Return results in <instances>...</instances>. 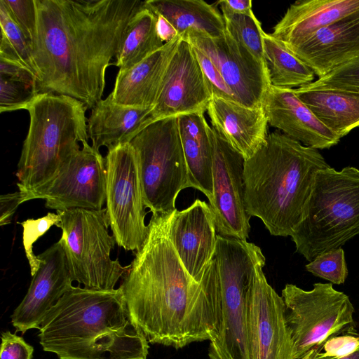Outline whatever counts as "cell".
Wrapping results in <instances>:
<instances>
[{"label":"cell","mask_w":359,"mask_h":359,"mask_svg":"<svg viewBox=\"0 0 359 359\" xmlns=\"http://www.w3.org/2000/svg\"><path fill=\"white\" fill-rule=\"evenodd\" d=\"M170 214L152 215L120 286L130 320L148 342L180 349L219 336L222 295L214 257L200 282L185 269L168 235Z\"/></svg>","instance_id":"1"},{"label":"cell","mask_w":359,"mask_h":359,"mask_svg":"<svg viewBox=\"0 0 359 359\" xmlns=\"http://www.w3.org/2000/svg\"><path fill=\"white\" fill-rule=\"evenodd\" d=\"M140 0H35L32 53L39 93L65 95L92 109L102 100L106 71Z\"/></svg>","instance_id":"2"},{"label":"cell","mask_w":359,"mask_h":359,"mask_svg":"<svg viewBox=\"0 0 359 359\" xmlns=\"http://www.w3.org/2000/svg\"><path fill=\"white\" fill-rule=\"evenodd\" d=\"M60 359H147L149 342L132 323L121 287L72 286L48 312L38 334Z\"/></svg>","instance_id":"3"},{"label":"cell","mask_w":359,"mask_h":359,"mask_svg":"<svg viewBox=\"0 0 359 359\" xmlns=\"http://www.w3.org/2000/svg\"><path fill=\"white\" fill-rule=\"evenodd\" d=\"M330 165L318 149L279 130L244 165L245 205L271 235L291 236L301 222L316 173Z\"/></svg>","instance_id":"4"},{"label":"cell","mask_w":359,"mask_h":359,"mask_svg":"<svg viewBox=\"0 0 359 359\" xmlns=\"http://www.w3.org/2000/svg\"><path fill=\"white\" fill-rule=\"evenodd\" d=\"M86 105L65 95L39 93L29 105L28 133L18 163L17 186L25 195L51 182L88 142Z\"/></svg>","instance_id":"5"},{"label":"cell","mask_w":359,"mask_h":359,"mask_svg":"<svg viewBox=\"0 0 359 359\" xmlns=\"http://www.w3.org/2000/svg\"><path fill=\"white\" fill-rule=\"evenodd\" d=\"M359 234V169L330 166L316 175L303 217L291 234L309 262Z\"/></svg>","instance_id":"6"},{"label":"cell","mask_w":359,"mask_h":359,"mask_svg":"<svg viewBox=\"0 0 359 359\" xmlns=\"http://www.w3.org/2000/svg\"><path fill=\"white\" fill-rule=\"evenodd\" d=\"M222 295L219 336L210 341L209 359H251L248 303L256 268L265 265L261 248L247 241L217 235L215 253Z\"/></svg>","instance_id":"7"},{"label":"cell","mask_w":359,"mask_h":359,"mask_svg":"<svg viewBox=\"0 0 359 359\" xmlns=\"http://www.w3.org/2000/svg\"><path fill=\"white\" fill-rule=\"evenodd\" d=\"M130 143L137 160L145 207L152 215L172 212L180 192L190 187L178 118L154 121Z\"/></svg>","instance_id":"8"},{"label":"cell","mask_w":359,"mask_h":359,"mask_svg":"<svg viewBox=\"0 0 359 359\" xmlns=\"http://www.w3.org/2000/svg\"><path fill=\"white\" fill-rule=\"evenodd\" d=\"M57 213L60 215L57 226L62 230L60 241L74 281L88 289H115L130 265L123 266L110 257L116 240L108 231L106 208H73Z\"/></svg>","instance_id":"9"},{"label":"cell","mask_w":359,"mask_h":359,"mask_svg":"<svg viewBox=\"0 0 359 359\" xmlns=\"http://www.w3.org/2000/svg\"><path fill=\"white\" fill-rule=\"evenodd\" d=\"M281 297L292 339L294 359L300 358L330 334L355 325V309L348 296L335 290L332 283H314L311 290L286 284Z\"/></svg>","instance_id":"10"},{"label":"cell","mask_w":359,"mask_h":359,"mask_svg":"<svg viewBox=\"0 0 359 359\" xmlns=\"http://www.w3.org/2000/svg\"><path fill=\"white\" fill-rule=\"evenodd\" d=\"M105 165L109 226L119 247L137 252L147 239L149 226L137 160L130 143L109 149Z\"/></svg>","instance_id":"11"},{"label":"cell","mask_w":359,"mask_h":359,"mask_svg":"<svg viewBox=\"0 0 359 359\" xmlns=\"http://www.w3.org/2000/svg\"><path fill=\"white\" fill-rule=\"evenodd\" d=\"M81 144L51 182L33 192L21 194L22 203L45 199L46 207L56 211L103 209L106 202L105 158L88 142Z\"/></svg>","instance_id":"12"},{"label":"cell","mask_w":359,"mask_h":359,"mask_svg":"<svg viewBox=\"0 0 359 359\" xmlns=\"http://www.w3.org/2000/svg\"><path fill=\"white\" fill-rule=\"evenodd\" d=\"M182 39L199 49L214 63L232 92L236 102L263 108L271 86L266 66L226 30L218 37L190 31Z\"/></svg>","instance_id":"13"},{"label":"cell","mask_w":359,"mask_h":359,"mask_svg":"<svg viewBox=\"0 0 359 359\" xmlns=\"http://www.w3.org/2000/svg\"><path fill=\"white\" fill-rule=\"evenodd\" d=\"M213 198L209 203L219 235L247 241L250 216L245 205V158L209 126Z\"/></svg>","instance_id":"14"},{"label":"cell","mask_w":359,"mask_h":359,"mask_svg":"<svg viewBox=\"0 0 359 359\" xmlns=\"http://www.w3.org/2000/svg\"><path fill=\"white\" fill-rule=\"evenodd\" d=\"M264 265L255 270L248 303V331L251 359H294L292 339L281 296L268 283Z\"/></svg>","instance_id":"15"},{"label":"cell","mask_w":359,"mask_h":359,"mask_svg":"<svg viewBox=\"0 0 359 359\" xmlns=\"http://www.w3.org/2000/svg\"><path fill=\"white\" fill-rule=\"evenodd\" d=\"M212 94L191 45L181 39L166 69L151 123L207 111Z\"/></svg>","instance_id":"16"},{"label":"cell","mask_w":359,"mask_h":359,"mask_svg":"<svg viewBox=\"0 0 359 359\" xmlns=\"http://www.w3.org/2000/svg\"><path fill=\"white\" fill-rule=\"evenodd\" d=\"M40 266L23 299L11 316L16 332L25 334L40 329L48 312L73 285L67 257L61 241L37 255Z\"/></svg>","instance_id":"17"},{"label":"cell","mask_w":359,"mask_h":359,"mask_svg":"<svg viewBox=\"0 0 359 359\" xmlns=\"http://www.w3.org/2000/svg\"><path fill=\"white\" fill-rule=\"evenodd\" d=\"M167 231L185 269L200 282L214 257L218 235L209 204L196 199L186 209H176L169 215Z\"/></svg>","instance_id":"18"},{"label":"cell","mask_w":359,"mask_h":359,"mask_svg":"<svg viewBox=\"0 0 359 359\" xmlns=\"http://www.w3.org/2000/svg\"><path fill=\"white\" fill-rule=\"evenodd\" d=\"M262 107L270 126L304 146L318 150L330 149L340 140L299 100L293 89L271 86Z\"/></svg>","instance_id":"19"},{"label":"cell","mask_w":359,"mask_h":359,"mask_svg":"<svg viewBox=\"0 0 359 359\" xmlns=\"http://www.w3.org/2000/svg\"><path fill=\"white\" fill-rule=\"evenodd\" d=\"M320 78L359 55V13L324 27L289 50Z\"/></svg>","instance_id":"20"},{"label":"cell","mask_w":359,"mask_h":359,"mask_svg":"<svg viewBox=\"0 0 359 359\" xmlns=\"http://www.w3.org/2000/svg\"><path fill=\"white\" fill-rule=\"evenodd\" d=\"M359 13V0H303L290 6L271 35L291 50L317 31Z\"/></svg>","instance_id":"21"},{"label":"cell","mask_w":359,"mask_h":359,"mask_svg":"<svg viewBox=\"0 0 359 359\" xmlns=\"http://www.w3.org/2000/svg\"><path fill=\"white\" fill-rule=\"evenodd\" d=\"M212 128L245 160L265 143L268 121L263 108H251L212 97L207 109Z\"/></svg>","instance_id":"22"},{"label":"cell","mask_w":359,"mask_h":359,"mask_svg":"<svg viewBox=\"0 0 359 359\" xmlns=\"http://www.w3.org/2000/svg\"><path fill=\"white\" fill-rule=\"evenodd\" d=\"M178 36L140 63L118 70L113 90L109 95L114 102L141 108H154L168 64L181 41Z\"/></svg>","instance_id":"23"},{"label":"cell","mask_w":359,"mask_h":359,"mask_svg":"<svg viewBox=\"0 0 359 359\" xmlns=\"http://www.w3.org/2000/svg\"><path fill=\"white\" fill-rule=\"evenodd\" d=\"M152 108H141L117 104L109 95L92 109L88 118V134L92 147L109 149L130 143L151 124Z\"/></svg>","instance_id":"24"},{"label":"cell","mask_w":359,"mask_h":359,"mask_svg":"<svg viewBox=\"0 0 359 359\" xmlns=\"http://www.w3.org/2000/svg\"><path fill=\"white\" fill-rule=\"evenodd\" d=\"M293 90L340 139L359 127V91L319 85L313 81Z\"/></svg>","instance_id":"25"},{"label":"cell","mask_w":359,"mask_h":359,"mask_svg":"<svg viewBox=\"0 0 359 359\" xmlns=\"http://www.w3.org/2000/svg\"><path fill=\"white\" fill-rule=\"evenodd\" d=\"M181 141L189 171L190 187L213 198L212 157L209 125L204 114L178 116Z\"/></svg>","instance_id":"26"},{"label":"cell","mask_w":359,"mask_h":359,"mask_svg":"<svg viewBox=\"0 0 359 359\" xmlns=\"http://www.w3.org/2000/svg\"><path fill=\"white\" fill-rule=\"evenodd\" d=\"M144 6L165 18L181 39L190 31L209 37H218L226 32L222 14L216 6L202 0H147Z\"/></svg>","instance_id":"27"},{"label":"cell","mask_w":359,"mask_h":359,"mask_svg":"<svg viewBox=\"0 0 359 359\" xmlns=\"http://www.w3.org/2000/svg\"><path fill=\"white\" fill-rule=\"evenodd\" d=\"M156 22V15L144 2L126 27L113 65L121 71L128 69L163 47L165 43L158 36Z\"/></svg>","instance_id":"28"},{"label":"cell","mask_w":359,"mask_h":359,"mask_svg":"<svg viewBox=\"0 0 359 359\" xmlns=\"http://www.w3.org/2000/svg\"><path fill=\"white\" fill-rule=\"evenodd\" d=\"M264 59L271 86L298 88L312 83L314 72L271 34H263Z\"/></svg>","instance_id":"29"},{"label":"cell","mask_w":359,"mask_h":359,"mask_svg":"<svg viewBox=\"0 0 359 359\" xmlns=\"http://www.w3.org/2000/svg\"><path fill=\"white\" fill-rule=\"evenodd\" d=\"M0 25L1 32L0 59L29 69L37 79L30 43L12 19L7 8L1 2Z\"/></svg>","instance_id":"30"},{"label":"cell","mask_w":359,"mask_h":359,"mask_svg":"<svg viewBox=\"0 0 359 359\" xmlns=\"http://www.w3.org/2000/svg\"><path fill=\"white\" fill-rule=\"evenodd\" d=\"M226 32L241 43L256 58L264 63L261 22L255 14H222ZM266 66V65H265Z\"/></svg>","instance_id":"31"},{"label":"cell","mask_w":359,"mask_h":359,"mask_svg":"<svg viewBox=\"0 0 359 359\" xmlns=\"http://www.w3.org/2000/svg\"><path fill=\"white\" fill-rule=\"evenodd\" d=\"M359 349V332L348 325L312 346L299 359H339Z\"/></svg>","instance_id":"32"},{"label":"cell","mask_w":359,"mask_h":359,"mask_svg":"<svg viewBox=\"0 0 359 359\" xmlns=\"http://www.w3.org/2000/svg\"><path fill=\"white\" fill-rule=\"evenodd\" d=\"M305 267L313 276L327 280L332 284H343L348 273L344 251L341 248L317 256Z\"/></svg>","instance_id":"33"},{"label":"cell","mask_w":359,"mask_h":359,"mask_svg":"<svg viewBox=\"0 0 359 359\" xmlns=\"http://www.w3.org/2000/svg\"><path fill=\"white\" fill-rule=\"evenodd\" d=\"M39 94L36 83L0 78V112L27 110Z\"/></svg>","instance_id":"34"},{"label":"cell","mask_w":359,"mask_h":359,"mask_svg":"<svg viewBox=\"0 0 359 359\" xmlns=\"http://www.w3.org/2000/svg\"><path fill=\"white\" fill-rule=\"evenodd\" d=\"M59 222L60 215L57 213L50 212L42 217L28 219L20 223L22 226V244L32 276L36 273L41 263L38 256L34 253V243L39 238L45 234L52 226H57Z\"/></svg>","instance_id":"35"},{"label":"cell","mask_w":359,"mask_h":359,"mask_svg":"<svg viewBox=\"0 0 359 359\" xmlns=\"http://www.w3.org/2000/svg\"><path fill=\"white\" fill-rule=\"evenodd\" d=\"M14 22L30 43H35L37 29V13L35 0H1Z\"/></svg>","instance_id":"36"},{"label":"cell","mask_w":359,"mask_h":359,"mask_svg":"<svg viewBox=\"0 0 359 359\" xmlns=\"http://www.w3.org/2000/svg\"><path fill=\"white\" fill-rule=\"evenodd\" d=\"M313 82L319 85L359 91V55Z\"/></svg>","instance_id":"37"},{"label":"cell","mask_w":359,"mask_h":359,"mask_svg":"<svg viewBox=\"0 0 359 359\" xmlns=\"http://www.w3.org/2000/svg\"><path fill=\"white\" fill-rule=\"evenodd\" d=\"M192 48L209 85L212 97L235 102L232 92L214 63L199 49L194 46Z\"/></svg>","instance_id":"38"},{"label":"cell","mask_w":359,"mask_h":359,"mask_svg":"<svg viewBox=\"0 0 359 359\" xmlns=\"http://www.w3.org/2000/svg\"><path fill=\"white\" fill-rule=\"evenodd\" d=\"M1 339L0 359H33L34 347L22 337L7 330Z\"/></svg>","instance_id":"39"},{"label":"cell","mask_w":359,"mask_h":359,"mask_svg":"<svg viewBox=\"0 0 359 359\" xmlns=\"http://www.w3.org/2000/svg\"><path fill=\"white\" fill-rule=\"evenodd\" d=\"M0 78L36 83V76L29 69L13 62L0 59Z\"/></svg>","instance_id":"40"},{"label":"cell","mask_w":359,"mask_h":359,"mask_svg":"<svg viewBox=\"0 0 359 359\" xmlns=\"http://www.w3.org/2000/svg\"><path fill=\"white\" fill-rule=\"evenodd\" d=\"M22 203L20 191L2 194L0 196V224H10L18 206Z\"/></svg>","instance_id":"41"},{"label":"cell","mask_w":359,"mask_h":359,"mask_svg":"<svg viewBox=\"0 0 359 359\" xmlns=\"http://www.w3.org/2000/svg\"><path fill=\"white\" fill-rule=\"evenodd\" d=\"M220 7L222 13L251 15V0H220L217 2Z\"/></svg>","instance_id":"42"},{"label":"cell","mask_w":359,"mask_h":359,"mask_svg":"<svg viewBox=\"0 0 359 359\" xmlns=\"http://www.w3.org/2000/svg\"><path fill=\"white\" fill-rule=\"evenodd\" d=\"M157 17L156 29L158 36L165 43L178 37V34L173 26L162 15Z\"/></svg>","instance_id":"43"},{"label":"cell","mask_w":359,"mask_h":359,"mask_svg":"<svg viewBox=\"0 0 359 359\" xmlns=\"http://www.w3.org/2000/svg\"><path fill=\"white\" fill-rule=\"evenodd\" d=\"M339 359H359V349L348 355L340 358Z\"/></svg>","instance_id":"44"}]
</instances>
